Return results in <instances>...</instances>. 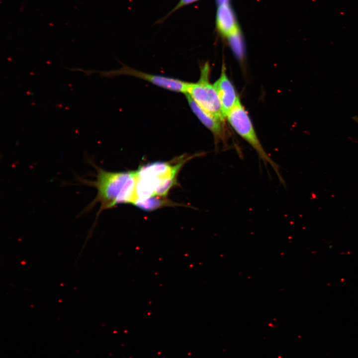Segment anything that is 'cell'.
<instances>
[{"instance_id": "cell-4", "label": "cell", "mask_w": 358, "mask_h": 358, "mask_svg": "<svg viewBox=\"0 0 358 358\" xmlns=\"http://www.w3.org/2000/svg\"><path fill=\"white\" fill-rule=\"evenodd\" d=\"M209 66L206 63L201 68L199 80L189 83L186 94L215 119L223 122L225 117L218 94L214 85L209 82Z\"/></svg>"}, {"instance_id": "cell-2", "label": "cell", "mask_w": 358, "mask_h": 358, "mask_svg": "<svg viewBox=\"0 0 358 358\" xmlns=\"http://www.w3.org/2000/svg\"><path fill=\"white\" fill-rule=\"evenodd\" d=\"M202 155V152L182 155L169 161H156L140 166L136 170L135 199L153 196L167 197L171 189L178 183L177 178L184 164L191 159Z\"/></svg>"}, {"instance_id": "cell-8", "label": "cell", "mask_w": 358, "mask_h": 358, "mask_svg": "<svg viewBox=\"0 0 358 358\" xmlns=\"http://www.w3.org/2000/svg\"><path fill=\"white\" fill-rule=\"evenodd\" d=\"M216 27L220 34L227 38L240 26L230 1L217 4Z\"/></svg>"}, {"instance_id": "cell-9", "label": "cell", "mask_w": 358, "mask_h": 358, "mask_svg": "<svg viewBox=\"0 0 358 358\" xmlns=\"http://www.w3.org/2000/svg\"><path fill=\"white\" fill-rule=\"evenodd\" d=\"M133 205L146 211H152L160 208L182 205L172 201L167 197L153 196L145 199H136Z\"/></svg>"}, {"instance_id": "cell-10", "label": "cell", "mask_w": 358, "mask_h": 358, "mask_svg": "<svg viewBox=\"0 0 358 358\" xmlns=\"http://www.w3.org/2000/svg\"><path fill=\"white\" fill-rule=\"evenodd\" d=\"M227 39L236 57L241 60L244 56V46L240 28L232 33Z\"/></svg>"}, {"instance_id": "cell-7", "label": "cell", "mask_w": 358, "mask_h": 358, "mask_svg": "<svg viewBox=\"0 0 358 358\" xmlns=\"http://www.w3.org/2000/svg\"><path fill=\"white\" fill-rule=\"evenodd\" d=\"M218 94L225 117L230 110L235 105L239 98L234 88L225 72L224 66L222 67L220 78L213 84Z\"/></svg>"}, {"instance_id": "cell-11", "label": "cell", "mask_w": 358, "mask_h": 358, "mask_svg": "<svg viewBox=\"0 0 358 358\" xmlns=\"http://www.w3.org/2000/svg\"><path fill=\"white\" fill-rule=\"evenodd\" d=\"M198 0H179L177 5L173 8V9L170 12H169V13L165 17V18H163V19H165L173 12L176 11L177 10L181 8V7L188 4L193 3Z\"/></svg>"}, {"instance_id": "cell-5", "label": "cell", "mask_w": 358, "mask_h": 358, "mask_svg": "<svg viewBox=\"0 0 358 358\" xmlns=\"http://www.w3.org/2000/svg\"><path fill=\"white\" fill-rule=\"evenodd\" d=\"M102 74L106 77L124 75L137 77L166 90L185 94L189 84L177 79L144 73L125 65L119 70L103 72Z\"/></svg>"}, {"instance_id": "cell-1", "label": "cell", "mask_w": 358, "mask_h": 358, "mask_svg": "<svg viewBox=\"0 0 358 358\" xmlns=\"http://www.w3.org/2000/svg\"><path fill=\"white\" fill-rule=\"evenodd\" d=\"M95 173L93 179L79 177L78 183L94 187L97 192L93 200L84 209L88 212L95 205L99 204L98 216L105 210L121 204H133L136 197V171L111 172L106 171L90 162Z\"/></svg>"}, {"instance_id": "cell-3", "label": "cell", "mask_w": 358, "mask_h": 358, "mask_svg": "<svg viewBox=\"0 0 358 358\" xmlns=\"http://www.w3.org/2000/svg\"><path fill=\"white\" fill-rule=\"evenodd\" d=\"M226 118L233 129L253 148L264 163L271 166L280 181L283 183V179L278 165L271 159L264 148L251 120L239 99L228 112Z\"/></svg>"}, {"instance_id": "cell-6", "label": "cell", "mask_w": 358, "mask_h": 358, "mask_svg": "<svg viewBox=\"0 0 358 358\" xmlns=\"http://www.w3.org/2000/svg\"><path fill=\"white\" fill-rule=\"evenodd\" d=\"M185 95L188 103L192 112L200 121L213 135L215 144L217 145L220 142H225L226 140V133L223 122L215 119L202 109L189 95Z\"/></svg>"}]
</instances>
